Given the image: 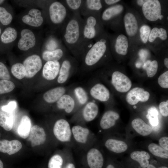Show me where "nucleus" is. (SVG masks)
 Wrapping results in <instances>:
<instances>
[{"instance_id":"1","label":"nucleus","mask_w":168,"mask_h":168,"mask_svg":"<svg viewBox=\"0 0 168 168\" xmlns=\"http://www.w3.org/2000/svg\"><path fill=\"white\" fill-rule=\"evenodd\" d=\"M82 21L80 13L72 14L61 32L65 47L79 62L89 49L82 37Z\"/></svg>"},{"instance_id":"2","label":"nucleus","mask_w":168,"mask_h":168,"mask_svg":"<svg viewBox=\"0 0 168 168\" xmlns=\"http://www.w3.org/2000/svg\"><path fill=\"white\" fill-rule=\"evenodd\" d=\"M110 54L108 35L104 31L94 41L83 56L79 69L83 72L92 71L107 58Z\"/></svg>"},{"instance_id":"3","label":"nucleus","mask_w":168,"mask_h":168,"mask_svg":"<svg viewBox=\"0 0 168 168\" xmlns=\"http://www.w3.org/2000/svg\"><path fill=\"white\" fill-rule=\"evenodd\" d=\"M100 14H93L82 17V31L84 43L89 49L95 40L105 31Z\"/></svg>"},{"instance_id":"4","label":"nucleus","mask_w":168,"mask_h":168,"mask_svg":"<svg viewBox=\"0 0 168 168\" xmlns=\"http://www.w3.org/2000/svg\"><path fill=\"white\" fill-rule=\"evenodd\" d=\"M48 13L51 24L54 28H59L60 33L72 15L62 1L50 3L48 7Z\"/></svg>"},{"instance_id":"5","label":"nucleus","mask_w":168,"mask_h":168,"mask_svg":"<svg viewBox=\"0 0 168 168\" xmlns=\"http://www.w3.org/2000/svg\"><path fill=\"white\" fill-rule=\"evenodd\" d=\"M79 65V62L74 56L69 54L67 55L61 61L57 83L62 84L67 82L78 71Z\"/></svg>"},{"instance_id":"6","label":"nucleus","mask_w":168,"mask_h":168,"mask_svg":"<svg viewBox=\"0 0 168 168\" xmlns=\"http://www.w3.org/2000/svg\"><path fill=\"white\" fill-rule=\"evenodd\" d=\"M99 111L97 104L91 100L74 114L71 120L81 123L91 122L96 117Z\"/></svg>"},{"instance_id":"7","label":"nucleus","mask_w":168,"mask_h":168,"mask_svg":"<svg viewBox=\"0 0 168 168\" xmlns=\"http://www.w3.org/2000/svg\"><path fill=\"white\" fill-rule=\"evenodd\" d=\"M53 132L55 138L61 142L67 144L72 140L71 127L68 121L64 118L58 119L55 122Z\"/></svg>"},{"instance_id":"8","label":"nucleus","mask_w":168,"mask_h":168,"mask_svg":"<svg viewBox=\"0 0 168 168\" xmlns=\"http://www.w3.org/2000/svg\"><path fill=\"white\" fill-rule=\"evenodd\" d=\"M86 89L91 100L105 102L110 99L109 90L102 83L95 82L91 80Z\"/></svg>"},{"instance_id":"9","label":"nucleus","mask_w":168,"mask_h":168,"mask_svg":"<svg viewBox=\"0 0 168 168\" xmlns=\"http://www.w3.org/2000/svg\"><path fill=\"white\" fill-rule=\"evenodd\" d=\"M142 12L145 17L148 20L154 21L161 16V7L158 0H147L142 7Z\"/></svg>"},{"instance_id":"10","label":"nucleus","mask_w":168,"mask_h":168,"mask_svg":"<svg viewBox=\"0 0 168 168\" xmlns=\"http://www.w3.org/2000/svg\"><path fill=\"white\" fill-rule=\"evenodd\" d=\"M110 82L117 91L122 93L128 91L132 86L130 79L125 74L118 71H114L112 73Z\"/></svg>"},{"instance_id":"11","label":"nucleus","mask_w":168,"mask_h":168,"mask_svg":"<svg viewBox=\"0 0 168 168\" xmlns=\"http://www.w3.org/2000/svg\"><path fill=\"white\" fill-rule=\"evenodd\" d=\"M55 103L57 109L66 115L74 114L77 111L74 99L68 92L63 94Z\"/></svg>"},{"instance_id":"12","label":"nucleus","mask_w":168,"mask_h":168,"mask_svg":"<svg viewBox=\"0 0 168 168\" xmlns=\"http://www.w3.org/2000/svg\"><path fill=\"white\" fill-rule=\"evenodd\" d=\"M110 49L118 54L124 56L128 51V42L127 37L124 34L114 38L108 35Z\"/></svg>"},{"instance_id":"13","label":"nucleus","mask_w":168,"mask_h":168,"mask_svg":"<svg viewBox=\"0 0 168 168\" xmlns=\"http://www.w3.org/2000/svg\"><path fill=\"white\" fill-rule=\"evenodd\" d=\"M26 70V78L34 77L41 69L42 66V61L40 57L37 54L28 56L23 62Z\"/></svg>"},{"instance_id":"14","label":"nucleus","mask_w":168,"mask_h":168,"mask_svg":"<svg viewBox=\"0 0 168 168\" xmlns=\"http://www.w3.org/2000/svg\"><path fill=\"white\" fill-rule=\"evenodd\" d=\"M68 92L74 99L77 110L91 100L86 88L82 86L71 85Z\"/></svg>"},{"instance_id":"15","label":"nucleus","mask_w":168,"mask_h":168,"mask_svg":"<svg viewBox=\"0 0 168 168\" xmlns=\"http://www.w3.org/2000/svg\"><path fill=\"white\" fill-rule=\"evenodd\" d=\"M104 9L102 0H83L80 10L82 17L93 14H100Z\"/></svg>"},{"instance_id":"16","label":"nucleus","mask_w":168,"mask_h":168,"mask_svg":"<svg viewBox=\"0 0 168 168\" xmlns=\"http://www.w3.org/2000/svg\"><path fill=\"white\" fill-rule=\"evenodd\" d=\"M71 130L72 138L77 143L83 145L89 142L91 134L88 128L77 124L71 127Z\"/></svg>"},{"instance_id":"17","label":"nucleus","mask_w":168,"mask_h":168,"mask_svg":"<svg viewBox=\"0 0 168 168\" xmlns=\"http://www.w3.org/2000/svg\"><path fill=\"white\" fill-rule=\"evenodd\" d=\"M149 93L142 88L136 87L130 91L126 95V99L127 103L134 105L139 101H147L150 97Z\"/></svg>"},{"instance_id":"18","label":"nucleus","mask_w":168,"mask_h":168,"mask_svg":"<svg viewBox=\"0 0 168 168\" xmlns=\"http://www.w3.org/2000/svg\"><path fill=\"white\" fill-rule=\"evenodd\" d=\"M124 6L120 4H116L104 9L101 12L100 18L103 25H109L113 20L124 11Z\"/></svg>"},{"instance_id":"19","label":"nucleus","mask_w":168,"mask_h":168,"mask_svg":"<svg viewBox=\"0 0 168 168\" xmlns=\"http://www.w3.org/2000/svg\"><path fill=\"white\" fill-rule=\"evenodd\" d=\"M21 38L17 44V47L19 49L27 51L35 46L36 38L32 31L29 29H23L21 31Z\"/></svg>"},{"instance_id":"20","label":"nucleus","mask_w":168,"mask_h":168,"mask_svg":"<svg viewBox=\"0 0 168 168\" xmlns=\"http://www.w3.org/2000/svg\"><path fill=\"white\" fill-rule=\"evenodd\" d=\"M61 61L46 62L42 70V76L45 80L51 81L57 79Z\"/></svg>"},{"instance_id":"21","label":"nucleus","mask_w":168,"mask_h":168,"mask_svg":"<svg viewBox=\"0 0 168 168\" xmlns=\"http://www.w3.org/2000/svg\"><path fill=\"white\" fill-rule=\"evenodd\" d=\"M70 86H58L48 90L43 95L44 101L48 104L56 103L63 94L67 92Z\"/></svg>"},{"instance_id":"22","label":"nucleus","mask_w":168,"mask_h":168,"mask_svg":"<svg viewBox=\"0 0 168 168\" xmlns=\"http://www.w3.org/2000/svg\"><path fill=\"white\" fill-rule=\"evenodd\" d=\"M46 134L44 129L37 125L32 126L31 128L28 140L31 142V146L40 145L45 142Z\"/></svg>"},{"instance_id":"23","label":"nucleus","mask_w":168,"mask_h":168,"mask_svg":"<svg viewBox=\"0 0 168 168\" xmlns=\"http://www.w3.org/2000/svg\"><path fill=\"white\" fill-rule=\"evenodd\" d=\"M86 158L90 168H102L104 162L102 154L98 149L92 147L86 153Z\"/></svg>"},{"instance_id":"24","label":"nucleus","mask_w":168,"mask_h":168,"mask_svg":"<svg viewBox=\"0 0 168 168\" xmlns=\"http://www.w3.org/2000/svg\"><path fill=\"white\" fill-rule=\"evenodd\" d=\"M22 20L24 23L28 25L38 27L42 24L44 19L39 10L32 8L30 10L27 14L22 17Z\"/></svg>"},{"instance_id":"25","label":"nucleus","mask_w":168,"mask_h":168,"mask_svg":"<svg viewBox=\"0 0 168 168\" xmlns=\"http://www.w3.org/2000/svg\"><path fill=\"white\" fill-rule=\"evenodd\" d=\"M124 22L126 32L130 37L135 36L138 32V26L137 18L132 12H128L124 17Z\"/></svg>"},{"instance_id":"26","label":"nucleus","mask_w":168,"mask_h":168,"mask_svg":"<svg viewBox=\"0 0 168 168\" xmlns=\"http://www.w3.org/2000/svg\"><path fill=\"white\" fill-rule=\"evenodd\" d=\"M69 51L65 46L52 51L44 50L42 54V58L45 61H61Z\"/></svg>"},{"instance_id":"27","label":"nucleus","mask_w":168,"mask_h":168,"mask_svg":"<svg viewBox=\"0 0 168 168\" xmlns=\"http://www.w3.org/2000/svg\"><path fill=\"white\" fill-rule=\"evenodd\" d=\"M119 115L115 111L111 110L106 111L102 115L100 122V126L103 130L109 129L114 126Z\"/></svg>"},{"instance_id":"28","label":"nucleus","mask_w":168,"mask_h":168,"mask_svg":"<svg viewBox=\"0 0 168 168\" xmlns=\"http://www.w3.org/2000/svg\"><path fill=\"white\" fill-rule=\"evenodd\" d=\"M22 144L19 141L13 140H0V152L12 155L18 152L22 148Z\"/></svg>"},{"instance_id":"29","label":"nucleus","mask_w":168,"mask_h":168,"mask_svg":"<svg viewBox=\"0 0 168 168\" xmlns=\"http://www.w3.org/2000/svg\"><path fill=\"white\" fill-rule=\"evenodd\" d=\"M104 145L109 151L117 154L124 152L128 148V146L125 142L114 138L107 139Z\"/></svg>"},{"instance_id":"30","label":"nucleus","mask_w":168,"mask_h":168,"mask_svg":"<svg viewBox=\"0 0 168 168\" xmlns=\"http://www.w3.org/2000/svg\"><path fill=\"white\" fill-rule=\"evenodd\" d=\"M131 125L135 131L142 136H147L152 133L151 127L140 118L134 119L132 122Z\"/></svg>"},{"instance_id":"31","label":"nucleus","mask_w":168,"mask_h":168,"mask_svg":"<svg viewBox=\"0 0 168 168\" xmlns=\"http://www.w3.org/2000/svg\"><path fill=\"white\" fill-rule=\"evenodd\" d=\"M31 121L27 115L23 116L18 126L17 131L19 135L23 139L28 138L31 128Z\"/></svg>"},{"instance_id":"32","label":"nucleus","mask_w":168,"mask_h":168,"mask_svg":"<svg viewBox=\"0 0 168 168\" xmlns=\"http://www.w3.org/2000/svg\"><path fill=\"white\" fill-rule=\"evenodd\" d=\"M131 158L138 162L142 168H147L149 165L150 156L149 153L144 151H136L130 154Z\"/></svg>"},{"instance_id":"33","label":"nucleus","mask_w":168,"mask_h":168,"mask_svg":"<svg viewBox=\"0 0 168 168\" xmlns=\"http://www.w3.org/2000/svg\"><path fill=\"white\" fill-rule=\"evenodd\" d=\"M14 123L12 113L0 110V126L7 131L11 130Z\"/></svg>"},{"instance_id":"34","label":"nucleus","mask_w":168,"mask_h":168,"mask_svg":"<svg viewBox=\"0 0 168 168\" xmlns=\"http://www.w3.org/2000/svg\"><path fill=\"white\" fill-rule=\"evenodd\" d=\"M17 36L16 30L13 27H9L4 30L1 36V40L3 43L8 44L14 41Z\"/></svg>"},{"instance_id":"35","label":"nucleus","mask_w":168,"mask_h":168,"mask_svg":"<svg viewBox=\"0 0 168 168\" xmlns=\"http://www.w3.org/2000/svg\"><path fill=\"white\" fill-rule=\"evenodd\" d=\"M148 149L149 152L155 156L163 159L168 158V151L155 143L149 144Z\"/></svg>"},{"instance_id":"36","label":"nucleus","mask_w":168,"mask_h":168,"mask_svg":"<svg viewBox=\"0 0 168 168\" xmlns=\"http://www.w3.org/2000/svg\"><path fill=\"white\" fill-rule=\"evenodd\" d=\"M157 38H159L162 40H165L167 38L166 30L162 28L155 27L151 29L148 39L150 43L153 42Z\"/></svg>"},{"instance_id":"37","label":"nucleus","mask_w":168,"mask_h":168,"mask_svg":"<svg viewBox=\"0 0 168 168\" xmlns=\"http://www.w3.org/2000/svg\"><path fill=\"white\" fill-rule=\"evenodd\" d=\"M62 1L72 14L80 13L83 0H64Z\"/></svg>"},{"instance_id":"38","label":"nucleus","mask_w":168,"mask_h":168,"mask_svg":"<svg viewBox=\"0 0 168 168\" xmlns=\"http://www.w3.org/2000/svg\"><path fill=\"white\" fill-rule=\"evenodd\" d=\"M64 46L61 40L51 35L48 37L45 42V50H53Z\"/></svg>"},{"instance_id":"39","label":"nucleus","mask_w":168,"mask_h":168,"mask_svg":"<svg viewBox=\"0 0 168 168\" xmlns=\"http://www.w3.org/2000/svg\"><path fill=\"white\" fill-rule=\"evenodd\" d=\"M143 68L146 70L148 77H153L157 73L158 68V62L156 60L152 61L148 60L144 64Z\"/></svg>"},{"instance_id":"40","label":"nucleus","mask_w":168,"mask_h":168,"mask_svg":"<svg viewBox=\"0 0 168 168\" xmlns=\"http://www.w3.org/2000/svg\"><path fill=\"white\" fill-rule=\"evenodd\" d=\"M12 75L18 79H21L26 76V70L23 64L18 63L13 65L11 68Z\"/></svg>"},{"instance_id":"41","label":"nucleus","mask_w":168,"mask_h":168,"mask_svg":"<svg viewBox=\"0 0 168 168\" xmlns=\"http://www.w3.org/2000/svg\"><path fill=\"white\" fill-rule=\"evenodd\" d=\"M158 115V112L155 107H151L148 109L146 117L150 124L153 126H156L159 124Z\"/></svg>"},{"instance_id":"42","label":"nucleus","mask_w":168,"mask_h":168,"mask_svg":"<svg viewBox=\"0 0 168 168\" xmlns=\"http://www.w3.org/2000/svg\"><path fill=\"white\" fill-rule=\"evenodd\" d=\"M15 88V84L12 81L6 80H0V94L10 92Z\"/></svg>"},{"instance_id":"43","label":"nucleus","mask_w":168,"mask_h":168,"mask_svg":"<svg viewBox=\"0 0 168 168\" xmlns=\"http://www.w3.org/2000/svg\"><path fill=\"white\" fill-rule=\"evenodd\" d=\"M13 17L11 14L4 7H0V22L3 25H9L12 21Z\"/></svg>"},{"instance_id":"44","label":"nucleus","mask_w":168,"mask_h":168,"mask_svg":"<svg viewBox=\"0 0 168 168\" xmlns=\"http://www.w3.org/2000/svg\"><path fill=\"white\" fill-rule=\"evenodd\" d=\"M63 163L62 156L58 154H56L50 159L48 164V168H62Z\"/></svg>"},{"instance_id":"45","label":"nucleus","mask_w":168,"mask_h":168,"mask_svg":"<svg viewBox=\"0 0 168 168\" xmlns=\"http://www.w3.org/2000/svg\"><path fill=\"white\" fill-rule=\"evenodd\" d=\"M151 30L150 27L147 25L142 26L139 30L141 40L144 44H146L148 41V38Z\"/></svg>"},{"instance_id":"46","label":"nucleus","mask_w":168,"mask_h":168,"mask_svg":"<svg viewBox=\"0 0 168 168\" xmlns=\"http://www.w3.org/2000/svg\"><path fill=\"white\" fill-rule=\"evenodd\" d=\"M158 82L160 86L163 88H168V71L162 74L158 77Z\"/></svg>"},{"instance_id":"47","label":"nucleus","mask_w":168,"mask_h":168,"mask_svg":"<svg viewBox=\"0 0 168 168\" xmlns=\"http://www.w3.org/2000/svg\"><path fill=\"white\" fill-rule=\"evenodd\" d=\"M10 75L6 65L2 62H0V79L9 80Z\"/></svg>"},{"instance_id":"48","label":"nucleus","mask_w":168,"mask_h":168,"mask_svg":"<svg viewBox=\"0 0 168 168\" xmlns=\"http://www.w3.org/2000/svg\"><path fill=\"white\" fill-rule=\"evenodd\" d=\"M16 107V103L14 101L10 102L7 105L2 106V111L9 113H12Z\"/></svg>"},{"instance_id":"49","label":"nucleus","mask_w":168,"mask_h":168,"mask_svg":"<svg viewBox=\"0 0 168 168\" xmlns=\"http://www.w3.org/2000/svg\"><path fill=\"white\" fill-rule=\"evenodd\" d=\"M159 109L161 114L164 117L168 116V101H163L161 102L159 105Z\"/></svg>"},{"instance_id":"50","label":"nucleus","mask_w":168,"mask_h":168,"mask_svg":"<svg viewBox=\"0 0 168 168\" xmlns=\"http://www.w3.org/2000/svg\"><path fill=\"white\" fill-rule=\"evenodd\" d=\"M159 143L161 147L167 151H168V137L164 136L159 140Z\"/></svg>"},{"instance_id":"51","label":"nucleus","mask_w":168,"mask_h":168,"mask_svg":"<svg viewBox=\"0 0 168 168\" xmlns=\"http://www.w3.org/2000/svg\"><path fill=\"white\" fill-rule=\"evenodd\" d=\"M104 9L116 4L120 1L119 0H102Z\"/></svg>"},{"instance_id":"52","label":"nucleus","mask_w":168,"mask_h":168,"mask_svg":"<svg viewBox=\"0 0 168 168\" xmlns=\"http://www.w3.org/2000/svg\"><path fill=\"white\" fill-rule=\"evenodd\" d=\"M147 0H137L136 1L137 4L139 6L142 7L147 1Z\"/></svg>"},{"instance_id":"53","label":"nucleus","mask_w":168,"mask_h":168,"mask_svg":"<svg viewBox=\"0 0 168 168\" xmlns=\"http://www.w3.org/2000/svg\"><path fill=\"white\" fill-rule=\"evenodd\" d=\"M64 168H75L74 165L72 163L67 164Z\"/></svg>"},{"instance_id":"54","label":"nucleus","mask_w":168,"mask_h":168,"mask_svg":"<svg viewBox=\"0 0 168 168\" xmlns=\"http://www.w3.org/2000/svg\"><path fill=\"white\" fill-rule=\"evenodd\" d=\"M147 168H168L167 167L165 166H162L158 168H156L153 165L151 164H149Z\"/></svg>"},{"instance_id":"55","label":"nucleus","mask_w":168,"mask_h":168,"mask_svg":"<svg viewBox=\"0 0 168 168\" xmlns=\"http://www.w3.org/2000/svg\"><path fill=\"white\" fill-rule=\"evenodd\" d=\"M164 64L165 66L167 68H168V58H165L164 59Z\"/></svg>"},{"instance_id":"56","label":"nucleus","mask_w":168,"mask_h":168,"mask_svg":"<svg viewBox=\"0 0 168 168\" xmlns=\"http://www.w3.org/2000/svg\"><path fill=\"white\" fill-rule=\"evenodd\" d=\"M106 168H115L114 166L112 164H109L108 165Z\"/></svg>"},{"instance_id":"57","label":"nucleus","mask_w":168,"mask_h":168,"mask_svg":"<svg viewBox=\"0 0 168 168\" xmlns=\"http://www.w3.org/2000/svg\"><path fill=\"white\" fill-rule=\"evenodd\" d=\"M3 165L2 161L0 159V168H3Z\"/></svg>"},{"instance_id":"58","label":"nucleus","mask_w":168,"mask_h":168,"mask_svg":"<svg viewBox=\"0 0 168 168\" xmlns=\"http://www.w3.org/2000/svg\"><path fill=\"white\" fill-rule=\"evenodd\" d=\"M5 1L3 0H0V5L3 3Z\"/></svg>"},{"instance_id":"59","label":"nucleus","mask_w":168,"mask_h":168,"mask_svg":"<svg viewBox=\"0 0 168 168\" xmlns=\"http://www.w3.org/2000/svg\"><path fill=\"white\" fill-rule=\"evenodd\" d=\"M1 28H0V37L1 36Z\"/></svg>"},{"instance_id":"60","label":"nucleus","mask_w":168,"mask_h":168,"mask_svg":"<svg viewBox=\"0 0 168 168\" xmlns=\"http://www.w3.org/2000/svg\"></svg>"}]
</instances>
